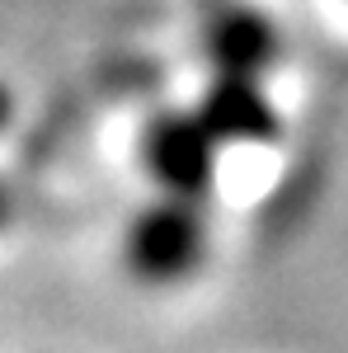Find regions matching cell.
<instances>
[{"label":"cell","mask_w":348,"mask_h":353,"mask_svg":"<svg viewBox=\"0 0 348 353\" xmlns=\"http://www.w3.org/2000/svg\"><path fill=\"white\" fill-rule=\"evenodd\" d=\"M207 241H212V226L203 212V198L161 193L132 217L123 254L141 283H179L207 259Z\"/></svg>","instance_id":"6da1fadb"},{"label":"cell","mask_w":348,"mask_h":353,"mask_svg":"<svg viewBox=\"0 0 348 353\" xmlns=\"http://www.w3.org/2000/svg\"><path fill=\"white\" fill-rule=\"evenodd\" d=\"M221 137L203 123L198 109H165L141 128V165L161 193L207 198L216 184Z\"/></svg>","instance_id":"7a4b0ae2"},{"label":"cell","mask_w":348,"mask_h":353,"mask_svg":"<svg viewBox=\"0 0 348 353\" xmlns=\"http://www.w3.org/2000/svg\"><path fill=\"white\" fill-rule=\"evenodd\" d=\"M198 113L221 137V146H268V141H278V109L264 90V76L216 71L203 90V99H198Z\"/></svg>","instance_id":"3957f363"},{"label":"cell","mask_w":348,"mask_h":353,"mask_svg":"<svg viewBox=\"0 0 348 353\" xmlns=\"http://www.w3.org/2000/svg\"><path fill=\"white\" fill-rule=\"evenodd\" d=\"M207 57L216 71L264 76L278 61V24L259 10H226L207 28Z\"/></svg>","instance_id":"277c9868"}]
</instances>
